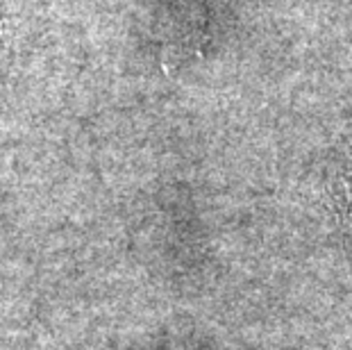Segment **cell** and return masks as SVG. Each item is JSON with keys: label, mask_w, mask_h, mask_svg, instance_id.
Returning <instances> with one entry per match:
<instances>
[]
</instances>
